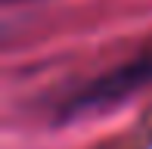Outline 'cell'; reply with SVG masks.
<instances>
[{"label":"cell","mask_w":152,"mask_h":149,"mask_svg":"<svg viewBox=\"0 0 152 149\" xmlns=\"http://www.w3.org/2000/svg\"><path fill=\"white\" fill-rule=\"evenodd\" d=\"M152 81V53L134 59V62L121 65V69L109 72L106 78H96L87 87H81L72 99H68V112H81V109H96V106H106L121 99L124 93L137 90V87L149 84Z\"/></svg>","instance_id":"obj_1"},{"label":"cell","mask_w":152,"mask_h":149,"mask_svg":"<svg viewBox=\"0 0 152 149\" xmlns=\"http://www.w3.org/2000/svg\"><path fill=\"white\" fill-rule=\"evenodd\" d=\"M10 3H12V0H10Z\"/></svg>","instance_id":"obj_2"}]
</instances>
